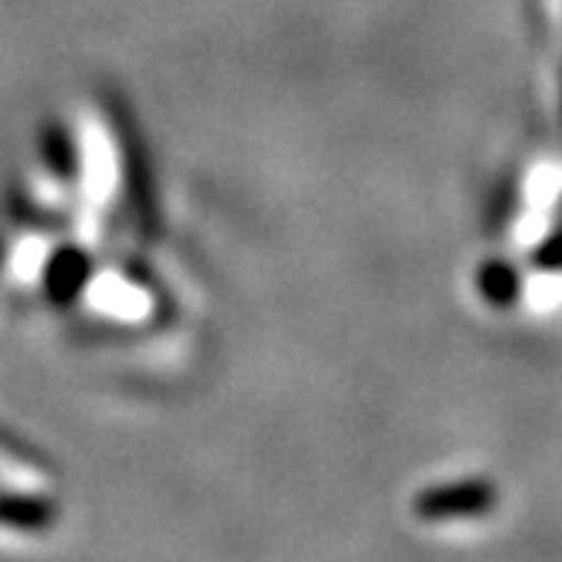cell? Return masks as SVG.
I'll list each match as a JSON object with an SVG mask.
<instances>
[{"mask_svg": "<svg viewBox=\"0 0 562 562\" xmlns=\"http://www.w3.org/2000/svg\"><path fill=\"white\" fill-rule=\"evenodd\" d=\"M495 505V492L485 481H461V485H440L417 498V515L427 521H448V518H474L485 515Z\"/></svg>", "mask_w": 562, "mask_h": 562, "instance_id": "6da1fadb", "label": "cell"}, {"mask_svg": "<svg viewBox=\"0 0 562 562\" xmlns=\"http://www.w3.org/2000/svg\"><path fill=\"white\" fill-rule=\"evenodd\" d=\"M474 289L495 308H508L521 295V274L508 261H485L474 271Z\"/></svg>", "mask_w": 562, "mask_h": 562, "instance_id": "7a4b0ae2", "label": "cell"}, {"mask_svg": "<svg viewBox=\"0 0 562 562\" xmlns=\"http://www.w3.org/2000/svg\"><path fill=\"white\" fill-rule=\"evenodd\" d=\"M86 255H78V251H61L52 265V281H55V292L61 299H71L78 289H82V278H86Z\"/></svg>", "mask_w": 562, "mask_h": 562, "instance_id": "3957f363", "label": "cell"}, {"mask_svg": "<svg viewBox=\"0 0 562 562\" xmlns=\"http://www.w3.org/2000/svg\"><path fill=\"white\" fill-rule=\"evenodd\" d=\"M536 265L546 268V271H559L562 268V231H555V234H549L542 240L539 251H536Z\"/></svg>", "mask_w": 562, "mask_h": 562, "instance_id": "277c9868", "label": "cell"}]
</instances>
